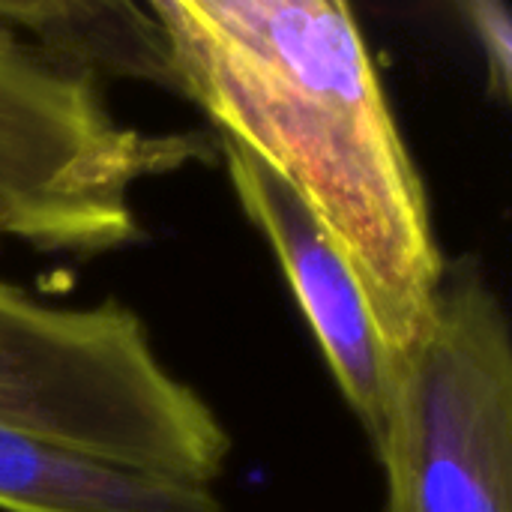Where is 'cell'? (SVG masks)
Here are the masks:
<instances>
[{"label":"cell","mask_w":512,"mask_h":512,"mask_svg":"<svg viewBox=\"0 0 512 512\" xmlns=\"http://www.w3.org/2000/svg\"><path fill=\"white\" fill-rule=\"evenodd\" d=\"M150 9L177 93L315 213L396 360L420 336L447 258L354 9L339 0H153Z\"/></svg>","instance_id":"1"},{"label":"cell","mask_w":512,"mask_h":512,"mask_svg":"<svg viewBox=\"0 0 512 512\" xmlns=\"http://www.w3.org/2000/svg\"><path fill=\"white\" fill-rule=\"evenodd\" d=\"M0 429L213 486L231 435L129 306L48 303L0 279Z\"/></svg>","instance_id":"2"},{"label":"cell","mask_w":512,"mask_h":512,"mask_svg":"<svg viewBox=\"0 0 512 512\" xmlns=\"http://www.w3.org/2000/svg\"><path fill=\"white\" fill-rule=\"evenodd\" d=\"M201 150L198 135L126 126L93 75L0 18V237L63 255L126 249L141 237L132 189Z\"/></svg>","instance_id":"3"},{"label":"cell","mask_w":512,"mask_h":512,"mask_svg":"<svg viewBox=\"0 0 512 512\" xmlns=\"http://www.w3.org/2000/svg\"><path fill=\"white\" fill-rule=\"evenodd\" d=\"M393 363L375 450L384 512H512L510 318L477 258L447 261L420 336Z\"/></svg>","instance_id":"4"},{"label":"cell","mask_w":512,"mask_h":512,"mask_svg":"<svg viewBox=\"0 0 512 512\" xmlns=\"http://www.w3.org/2000/svg\"><path fill=\"white\" fill-rule=\"evenodd\" d=\"M222 156L243 213L270 243L330 375L375 453L387 426L396 363L351 261L300 195L261 159L231 141H222Z\"/></svg>","instance_id":"5"},{"label":"cell","mask_w":512,"mask_h":512,"mask_svg":"<svg viewBox=\"0 0 512 512\" xmlns=\"http://www.w3.org/2000/svg\"><path fill=\"white\" fill-rule=\"evenodd\" d=\"M3 512H228L213 486L0 429Z\"/></svg>","instance_id":"6"},{"label":"cell","mask_w":512,"mask_h":512,"mask_svg":"<svg viewBox=\"0 0 512 512\" xmlns=\"http://www.w3.org/2000/svg\"><path fill=\"white\" fill-rule=\"evenodd\" d=\"M0 18L96 81L117 75L177 90L168 42L150 3H0Z\"/></svg>","instance_id":"7"},{"label":"cell","mask_w":512,"mask_h":512,"mask_svg":"<svg viewBox=\"0 0 512 512\" xmlns=\"http://www.w3.org/2000/svg\"><path fill=\"white\" fill-rule=\"evenodd\" d=\"M462 15L483 51L489 69V93L495 99H510L512 87V21L510 9L498 0L462 3Z\"/></svg>","instance_id":"8"}]
</instances>
